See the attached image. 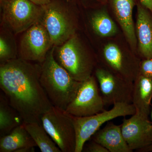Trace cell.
Listing matches in <instances>:
<instances>
[{"instance_id": "obj_1", "label": "cell", "mask_w": 152, "mask_h": 152, "mask_svg": "<svg viewBox=\"0 0 152 152\" xmlns=\"http://www.w3.org/2000/svg\"><path fill=\"white\" fill-rule=\"evenodd\" d=\"M41 69V64L19 58L0 65L1 91L24 123H41L53 106L40 81Z\"/></svg>"}, {"instance_id": "obj_2", "label": "cell", "mask_w": 152, "mask_h": 152, "mask_svg": "<svg viewBox=\"0 0 152 152\" xmlns=\"http://www.w3.org/2000/svg\"><path fill=\"white\" fill-rule=\"evenodd\" d=\"M54 49L53 46L49 51L41 64L40 81L52 105L65 111L75 98L81 82L75 80L57 62Z\"/></svg>"}, {"instance_id": "obj_3", "label": "cell", "mask_w": 152, "mask_h": 152, "mask_svg": "<svg viewBox=\"0 0 152 152\" xmlns=\"http://www.w3.org/2000/svg\"><path fill=\"white\" fill-rule=\"evenodd\" d=\"M54 56L76 80L83 81L92 75L96 65L94 58L84 48L76 34L62 45L55 46Z\"/></svg>"}, {"instance_id": "obj_4", "label": "cell", "mask_w": 152, "mask_h": 152, "mask_svg": "<svg viewBox=\"0 0 152 152\" xmlns=\"http://www.w3.org/2000/svg\"><path fill=\"white\" fill-rule=\"evenodd\" d=\"M42 7L39 22L46 29L54 46L62 45L75 34V20L66 6L51 1Z\"/></svg>"}, {"instance_id": "obj_5", "label": "cell", "mask_w": 152, "mask_h": 152, "mask_svg": "<svg viewBox=\"0 0 152 152\" xmlns=\"http://www.w3.org/2000/svg\"><path fill=\"white\" fill-rule=\"evenodd\" d=\"M3 26L14 34L23 33L39 22L42 7L30 0H1Z\"/></svg>"}, {"instance_id": "obj_6", "label": "cell", "mask_w": 152, "mask_h": 152, "mask_svg": "<svg viewBox=\"0 0 152 152\" xmlns=\"http://www.w3.org/2000/svg\"><path fill=\"white\" fill-rule=\"evenodd\" d=\"M136 109L132 104L118 103L114 104L110 110L104 111L89 116L72 117L75 130L76 145L75 152H81L88 141L102 125L120 117L132 115Z\"/></svg>"}, {"instance_id": "obj_7", "label": "cell", "mask_w": 152, "mask_h": 152, "mask_svg": "<svg viewBox=\"0 0 152 152\" xmlns=\"http://www.w3.org/2000/svg\"><path fill=\"white\" fill-rule=\"evenodd\" d=\"M42 124L62 152H75V130L72 115L53 106L41 118Z\"/></svg>"}, {"instance_id": "obj_8", "label": "cell", "mask_w": 152, "mask_h": 152, "mask_svg": "<svg viewBox=\"0 0 152 152\" xmlns=\"http://www.w3.org/2000/svg\"><path fill=\"white\" fill-rule=\"evenodd\" d=\"M53 46L46 29L38 22L23 33L18 49V58L42 64Z\"/></svg>"}, {"instance_id": "obj_9", "label": "cell", "mask_w": 152, "mask_h": 152, "mask_svg": "<svg viewBox=\"0 0 152 152\" xmlns=\"http://www.w3.org/2000/svg\"><path fill=\"white\" fill-rule=\"evenodd\" d=\"M97 81L93 75L81 82L77 94L65 111L73 116H89L105 110Z\"/></svg>"}, {"instance_id": "obj_10", "label": "cell", "mask_w": 152, "mask_h": 152, "mask_svg": "<svg viewBox=\"0 0 152 152\" xmlns=\"http://www.w3.org/2000/svg\"><path fill=\"white\" fill-rule=\"evenodd\" d=\"M95 75L105 106L118 103L132 104L134 83L104 67L96 68Z\"/></svg>"}, {"instance_id": "obj_11", "label": "cell", "mask_w": 152, "mask_h": 152, "mask_svg": "<svg viewBox=\"0 0 152 152\" xmlns=\"http://www.w3.org/2000/svg\"><path fill=\"white\" fill-rule=\"evenodd\" d=\"M125 141L132 151L142 149L152 143V124L148 118L136 113L121 125Z\"/></svg>"}, {"instance_id": "obj_12", "label": "cell", "mask_w": 152, "mask_h": 152, "mask_svg": "<svg viewBox=\"0 0 152 152\" xmlns=\"http://www.w3.org/2000/svg\"><path fill=\"white\" fill-rule=\"evenodd\" d=\"M135 31L141 56L152 58V16L142 4L138 5Z\"/></svg>"}, {"instance_id": "obj_13", "label": "cell", "mask_w": 152, "mask_h": 152, "mask_svg": "<svg viewBox=\"0 0 152 152\" xmlns=\"http://www.w3.org/2000/svg\"><path fill=\"white\" fill-rule=\"evenodd\" d=\"M93 140L101 144L109 152H132L125 141L121 125L109 121L104 127L99 129L92 137Z\"/></svg>"}, {"instance_id": "obj_14", "label": "cell", "mask_w": 152, "mask_h": 152, "mask_svg": "<svg viewBox=\"0 0 152 152\" xmlns=\"http://www.w3.org/2000/svg\"><path fill=\"white\" fill-rule=\"evenodd\" d=\"M134 0H112V7L118 22L128 42L133 48H136L137 41L133 19Z\"/></svg>"}, {"instance_id": "obj_15", "label": "cell", "mask_w": 152, "mask_h": 152, "mask_svg": "<svg viewBox=\"0 0 152 152\" xmlns=\"http://www.w3.org/2000/svg\"><path fill=\"white\" fill-rule=\"evenodd\" d=\"M152 99V80L139 75L134 82L132 104L136 113L148 118Z\"/></svg>"}, {"instance_id": "obj_16", "label": "cell", "mask_w": 152, "mask_h": 152, "mask_svg": "<svg viewBox=\"0 0 152 152\" xmlns=\"http://www.w3.org/2000/svg\"><path fill=\"white\" fill-rule=\"evenodd\" d=\"M36 147L37 144L26 129L24 123L0 139L1 152H17L24 148Z\"/></svg>"}, {"instance_id": "obj_17", "label": "cell", "mask_w": 152, "mask_h": 152, "mask_svg": "<svg viewBox=\"0 0 152 152\" xmlns=\"http://www.w3.org/2000/svg\"><path fill=\"white\" fill-rule=\"evenodd\" d=\"M20 114L10 105L3 93L0 94V136L10 134L23 124Z\"/></svg>"}, {"instance_id": "obj_18", "label": "cell", "mask_w": 152, "mask_h": 152, "mask_svg": "<svg viewBox=\"0 0 152 152\" xmlns=\"http://www.w3.org/2000/svg\"><path fill=\"white\" fill-rule=\"evenodd\" d=\"M25 128L42 152L61 151L47 132L41 123H24Z\"/></svg>"}, {"instance_id": "obj_19", "label": "cell", "mask_w": 152, "mask_h": 152, "mask_svg": "<svg viewBox=\"0 0 152 152\" xmlns=\"http://www.w3.org/2000/svg\"><path fill=\"white\" fill-rule=\"evenodd\" d=\"M91 24L95 32L100 37H112L118 32L116 25L108 14L103 10L93 15Z\"/></svg>"}, {"instance_id": "obj_20", "label": "cell", "mask_w": 152, "mask_h": 152, "mask_svg": "<svg viewBox=\"0 0 152 152\" xmlns=\"http://www.w3.org/2000/svg\"><path fill=\"white\" fill-rule=\"evenodd\" d=\"M10 31L3 26L0 35V64L18 58L15 42Z\"/></svg>"}, {"instance_id": "obj_21", "label": "cell", "mask_w": 152, "mask_h": 152, "mask_svg": "<svg viewBox=\"0 0 152 152\" xmlns=\"http://www.w3.org/2000/svg\"><path fill=\"white\" fill-rule=\"evenodd\" d=\"M139 75L152 80V58L144 59L140 64Z\"/></svg>"}, {"instance_id": "obj_22", "label": "cell", "mask_w": 152, "mask_h": 152, "mask_svg": "<svg viewBox=\"0 0 152 152\" xmlns=\"http://www.w3.org/2000/svg\"><path fill=\"white\" fill-rule=\"evenodd\" d=\"M85 151L88 152H109L108 150L106 149L103 146L94 140L88 144L87 148L85 149Z\"/></svg>"}, {"instance_id": "obj_23", "label": "cell", "mask_w": 152, "mask_h": 152, "mask_svg": "<svg viewBox=\"0 0 152 152\" xmlns=\"http://www.w3.org/2000/svg\"><path fill=\"white\" fill-rule=\"evenodd\" d=\"M142 5L152 14V0H140Z\"/></svg>"}, {"instance_id": "obj_24", "label": "cell", "mask_w": 152, "mask_h": 152, "mask_svg": "<svg viewBox=\"0 0 152 152\" xmlns=\"http://www.w3.org/2000/svg\"><path fill=\"white\" fill-rule=\"evenodd\" d=\"M37 5L44 6L48 4L52 0H30Z\"/></svg>"}, {"instance_id": "obj_25", "label": "cell", "mask_w": 152, "mask_h": 152, "mask_svg": "<svg viewBox=\"0 0 152 152\" xmlns=\"http://www.w3.org/2000/svg\"><path fill=\"white\" fill-rule=\"evenodd\" d=\"M142 152H149L152 151V143L148 146L140 150Z\"/></svg>"}, {"instance_id": "obj_26", "label": "cell", "mask_w": 152, "mask_h": 152, "mask_svg": "<svg viewBox=\"0 0 152 152\" xmlns=\"http://www.w3.org/2000/svg\"><path fill=\"white\" fill-rule=\"evenodd\" d=\"M151 118H152V113H151Z\"/></svg>"}]
</instances>
